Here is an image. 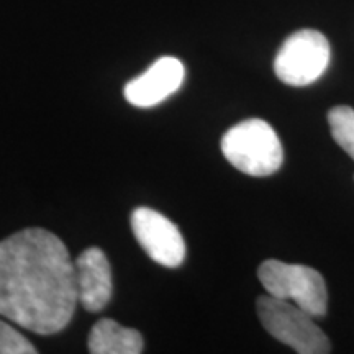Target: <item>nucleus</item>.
Here are the masks:
<instances>
[{
    "mask_svg": "<svg viewBox=\"0 0 354 354\" xmlns=\"http://www.w3.org/2000/svg\"><path fill=\"white\" fill-rule=\"evenodd\" d=\"M131 230L136 241L154 263L171 269L184 263V238L167 216L148 207H138L131 214Z\"/></svg>",
    "mask_w": 354,
    "mask_h": 354,
    "instance_id": "423d86ee",
    "label": "nucleus"
},
{
    "mask_svg": "<svg viewBox=\"0 0 354 354\" xmlns=\"http://www.w3.org/2000/svg\"><path fill=\"white\" fill-rule=\"evenodd\" d=\"M256 310L263 326L277 342L287 344L299 354H326L330 342L323 330L299 305L272 295H261Z\"/></svg>",
    "mask_w": 354,
    "mask_h": 354,
    "instance_id": "7ed1b4c3",
    "label": "nucleus"
},
{
    "mask_svg": "<svg viewBox=\"0 0 354 354\" xmlns=\"http://www.w3.org/2000/svg\"><path fill=\"white\" fill-rule=\"evenodd\" d=\"M261 284L272 297L289 300L315 318L326 315L328 294L322 274L302 264L268 259L259 266Z\"/></svg>",
    "mask_w": 354,
    "mask_h": 354,
    "instance_id": "20e7f679",
    "label": "nucleus"
},
{
    "mask_svg": "<svg viewBox=\"0 0 354 354\" xmlns=\"http://www.w3.org/2000/svg\"><path fill=\"white\" fill-rule=\"evenodd\" d=\"M37 348L7 322L0 320V354H33Z\"/></svg>",
    "mask_w": 354,
    "mask_h": 354,
    "instance_id": "9b49d317",
    "label": "nucleus"
},
{
    "mask_svg": "<svg viewBox=\"0 0 354 354\" xmlns=\"http://www.w3.org/2000/svg\"><path fill=\"white\" fill-rule=\"evenodd\" d=\"M77 300L88 312H100L107 307L113 294L112 268L100 248L82 251L74 264Z\"/></svg>",
    "mask_w": 354,
    "mask_h": 354,
    "instance_id": "6e6552de",
    "label": "nucleus"
},
{
    "mask_svg": "<svg viewBox=\"0 0 354 354\" xmlns=\"http://www.w3.org/2000/svg\"><path fill=\"white\" fill-rule=\"evenodd\" d=\"M184 64L177 57H159L143 74L125 86V99L140 109H149L161 104L183 86Z\"/></svg>",
    "mask_w": 354,
    "mask_h": 354,
    "instance_id": "0eeeda50",
    "label": "nucleus"
},
{
    "mask_svg": "<svg viewBox=\"0 0 354 354\" xmlns=\"http://www.w3.org/2000/svg\"><path fill=\"white\" fill-rule=\"evenodd\" d=\"M330 64V43L317 30H300L282 43L274 73L292 87L310 86L322 77Z\"/></svg>",
    "mask_w": 354,
    "mask_h": 354,
    "instance_id": "39448f33",
    "label": "nucleus"
},
{
    "mask_svg": "<svg viewBox=\"0 0 354 354\" xmlns=\"http://www.w3.org/2000/svg\"><path fill=\"white\" fill-rule=\"evenodd\" d=\"M87 346L92 354H140L143 353L145 343L138 330L102 318L92 326Z\"/></svg>",
    "mask_w": 354,
    "mask_h": 354,
    "instance_id": "1a4fd4ad",
    "label": "nucleus"
},
{
    "mask_svg": "<svg viewBox=\"0 0 354 354\" xmlns=\"http://www.w3.org/2000/svg\"><path fill=\"white\" fill-rule=\"evenodd\" d=\"M221 153L243 174L266 177L281 169L284 149L268 122L250 118L230 128L221 138Z\"/></svg>",
    "mask_w": 354,
    "mask_h": 354,
    "instance_id": "f03ea898",
    "label": "nucleus"
},
{
    "mask_svg": "<svg viewBox=\"0 0 354 354\" xmlns=\"http://www.w3.org/2000/svg\"><path fill=\"white\" fill-rule=\"evenodd\" d=\"M76 272L68 248L44 228L0 241V317L38 335H56L73 320Z\"/></svg>",
    "mask_w": 354,
    "mask_h": 354,
    "instance_id": "f257e3e1",
    "label": "nucleus"
},
{
    "mask_svg": "<svg viewBox=\"0 0 354 354\" xmlns=\"http://www.w3.org/2000/svg\"><path fill=\"white\" fill-rule=\"evenodd\" d=\"M328 123L336 145L343 148L354 161V110L346 105L331 109Z\"/></svg>",
    "mask_w": 354,
    "mask_h": 354,
    "instance_id": "9d476101",
    "label": "nucleus"
}]
</instances>
